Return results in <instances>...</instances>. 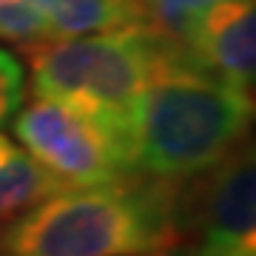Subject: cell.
I'll list each match as a JSON object with an SVG mask.
<instances>
[{
  "mask_svg": "<svg viewBox=\"0 0 256 256\" xmlns=\"http://www.w3.org/2000/svg\"><path fill=\"white\" fill-rule=\"evenodd\" d=\"M210 3H216V0H140V6L146 9L148 20H151V26L176 37V40L185 34L191 20L202 9H208Z\"/></svg>",
  "mask_w": 256,
  "mask_h": 256,
  "instance_id": "10",
  "label": "cell"
},
{
  "mask_svg": "<svg viewBox=\"0 0 256 256\" xmlns=\"http://www.w3.org/2000/svg\"><path fill=\"white\" fill-rule=\"evenodd\" d=\"M0 40L23 48L48 40L34 0H0Z\"/></svg>",
  "mask_w": 256,
  "mask_h": 256,
  "instance_id": "9",
  "label": "cell"
},
{
  "mask_svg": "<svg viewBox=\"0 0 256 256\" xmlns=\"http://www.w3.org/2000/svg\"><path fill=\"white\" fill-rule=\"evenodd\" d=\"M154 256H200V254H196V248H194L188 239L176 236L174 242H168L165 248H160Z\"/></svg>",
  "mask_w": 256,
  "mask_h": 256,
  "instance_id": "12",
  "label": "cell"
},
{
  "mask_svg": "<svg viewBox=\"0 0 256 256\" xmlns=\"http://www.w3.org/2000/svg\"><path fill=\"white\" fill-rule=\"evenodd\" d=\"M250 120V92L200 68L174 40L134 108V174L191 182L245 142Z\"/></svg>",
  "mask_w": 256,
  "mask_h": 256,
  "instance_id": "1",
  "label": "cell"
},
{
  "mask_svg": "<svg viewBox=\"0 0 256 256\" xmlns=\"http://www.w3.org/2000/svg\"><path fill=\"white\" fill-rule=\"evenodd\" d=\"M54 191H60L54 176L20 142L0 131V228Z\"/></svg>",
  "mask_w": 256,
  "mask_h": 256,
  "instance_id": "8",
  "label": "cell"
},
{
  "mask_svg": "<svg viewBox=\"0 0 256 256\" xmlns=\"http://www.w3.org/2000/svg\"><path fill=\"white\" fill-rule=\"evenodd\" d=\"M174 40L154 26L43 40L26 48L32 94L80 106L134 142L137 100Z\"/></svg>",
  "mask_w": 256,
  "mask_h": 256,
  "instance_id": "3",
  "label": "cell"
},
{
  "mask_svg": "<svg viewBox=\"0 0 256 256\" xmlns=\"http://www.w3.org/2000/svg\"><path fill=\"white\" fill-rule=\"evenodd\" d=\"M14 137L60 188H92L134 176V142L92 111L34 97L12 117Z\"/></svg>",
  "mask_w": 256,
  "mask_h": 256,
  "instance_id": "4",
  "label": "cell"
},
{
  "mask_svg": "<svg viewBox=\"0 0 256 256\" xmlns=\"http://www.w3.org/2000/svg\"><path fill=\"white\" fill-rule=\"evenodd\" d=\"M26 97V68L9 48L0 46V126L9 122Z\"/></svg>",
  "mask_w": 256,
  "mask_h": 256,
  "instance_id": "11",
  "label": "cell"
},
{
  "mask_svg": "<svg viewBox=\"0 0 256 256\" xmlns=\"http://www.w3.org/2000/svg\"><path fill=\"white\" fill-rule=\"evenodd\" d=\"M182 234V182L60 188L0 228V256H154Z\"/></svg>",
  "mask_w": 256,
  "mask_h": 256,
  "instance_id": "2",
  "label": "cell"
},
{
  "mask_svg": "<svg viewBox=\"0 0 256 256\" xmlns=\"http://www.w3.org/2000/svg\"><path fill=\"white\" fill-rule=\"evenodd\" d=\"M180 43L194 63L228 86L250 92L256 80V3L216 0L185 28Z\"/></svg>",
  "mask_w": 256,
  "mask_h": 256,
  "instance_id": "6",
  "label": "cell"
},
{
  "mask_svg": "<svg viewBox=\"0 0 256 256\" xmlns=\"http://www.w3.org/2000/svg\"><path fill=\"white\" fill-rule=\"evenodd\" d=\"M34 6L48 40L151 26L140 0H34Z\"/></svg>",
  "mask_w": 256,
  "mask_h": 256,
  "instance_id": "7",
  "label": "cell"
},
{
  "mask_svg": "<svg viewBox=\"0 0 256 256\" xmlns=\"http://www.w3.org/2000/svg\"><path fill=\"white\" fill-rule=\"evenodd\" d=\"M182 182V234L200 256H256V162L254 146H242Z\"/></svg>",
  "mask_w": 256,
  "mask_h": 256,
  "instance_id": "5",
  "label": "cell"
}]
</instances>
